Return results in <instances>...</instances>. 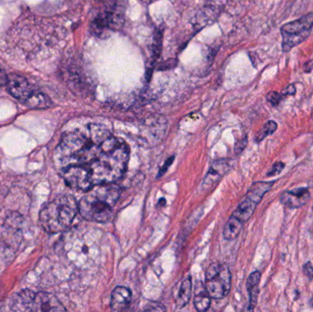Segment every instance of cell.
<instances>
[{
  "instance_id": "obj_27",
  "label": "cell",
  "mask_w": 313,
  "mask_h": 312,
  "mask_svg": "<svg viewBox=\"0 0 313 312\" xmlns=\"http://www.w3.org/2000/svg\"><path fill=\"white\" fill-rule=\"evenodd\" d=\"M7 77H4L2 74H0V86L4 84H7Z\"/></svg>"
},
{
  "instance_id": "obj_18",
  "label": "cell",
  "mask_w": 313,
  "mask_h": 312,
  "mask_svg": "<svg viewBox=\"0 0 313 312\" xmlns=\"http://www.w3.org/2000/svg\"><path fill=\"white\" fill-rule=\"evenodd\" d=\"M193 303L195 306V309L198 312H205L208 310V308L210 307V304H211V297L207 293L205 289H204V290L199 291L195 294Z\"/></svg>"
},
{
  "instance_id": "obj_5",
  "label": "cell",
  "mask_w": 313,
  "mask_h": 312,
  "mask_svg": "<svg viewBox=\"0 0 313 312\" xmlns=\"http://www.w3.org/2000/svg\"><path fill=\"white\" fill-rule=\"evenodd\" d=\"M12 310L19 312H65V308L50 293H34L25 290L19 293L12 303Z\"/></svg>"
},
{
  "instance_id": "obj_22",
  "label": "cell",
  "mask_w": 313,
  "mask_h": 312,
  "mask_svg": "<svg viewBox=\"0 0 313 312\" xmlns=\"http://www.w3.org/2000/svg\"><path fill=\"white\" fill-rule=\"evenodd\" d=\"M285 164L283 162H277L274 164L273 167L271 168V170L268 172V176L272 177V176H276L279 174L282 170H284Z\"/></svg>"
},
{
  "instance_id": "obj_14",
  "label": "cell",
  "mask_w": 313,
  "mask_h": 312,
  "mask_svg": "<svg viewBox=\"0 0 313 312\" xmlns=\"http://www.w3.org/2000/svg\"><path fill=\"white\" fill-rule=\"evenodd\" d=\"M242 223L239 219H237L235 216L232 215L229 219H228L224 231H223V235L226 240H233L235 237L240 234L241 230H242Z\"/></svg>"
},
{
  "instance_id": "obj_9",
  "label": "cell",
  "mask_w": 313,
  "mask_h": 312,
  "mask_svg": "<svg viewBox=\"0 0 313 312\" xmlns=\"http://www.w3.org/2000/svg\"><path fill=\"white\" fill-rule=\"evenodd\" d=\"M7 88L9 93L15 98L20 100L24 105L35 92L29 81L22 75L9 74L7 77Z\"/></svg>"
},
{
  "instance_id": "obj_1",
  "label": "cell",
  "mask_w": 313,
  "mask_h": 312,
  "mask_svg": "<svg viewBox=\"0 0 313 312\" xmlns=\"http://www.w3.org/2000/svg\"><path fill=\"white\" fill-rule=\"evenodd\" d=\"M122 141L105 126L90 124L65 134L56 149V156L64 169L71 165L87 164L116 148Z\"/></svg>"
},
{
  "instance_id": "obj_23",
  "label": "cell",
  "mask_w": 313,
  "mask_h": 312,
  "mask_svg": "<svg viewBox=\"0 0 313 312\" xmlns=\"http://www.w3.org/2000/svg\"><path fill=\"white\" fill-rule=\"evenodd\" d=\"M145 311L147 312H165L166 308L165 306L157 303V302H150L148 305L146 306Z\"/></svg>"
},
{
  "instance_id": "obj_26",
  "label": "cell",
  "mask_w": 313,
  "mask_h": 312,
  "mask_svg": "<svg viewBox=\"0 0 313 312\" xmlns=\"http://www.w3.org/2000/svg\"><path fill=\"white\" fill-rule=\"evenodd\" d=\"M313 69V61L309 62L308 64H305V71H311Z\"/></svg>"
},
{
  "instance_id": "obj_25",
  "label": "cell",
  "mask_w": 313,
  "mask_h": 312,
  "mask_svg": "<svg viewBox=\"0 0 313 312\" xmlns=\"http://www.w3.org/2000/svg\"><path fill=\"white\" fill-rule=\"evenodd\" d=\"M295 92H296V88H295V86H294V85H290V86H288V87L285 89V91L283 92V94H284V95H287V94L293 95V94H295Z\"/></svg>"
},
{
  "instance_id": "obj_21",
  "label": "cell",
  "mask_w": 313,
  "mask_h": 312,
  "mask_svg": "<svg viewBox=\"0 0 313 312\" xmlns=\"http://www.w3.org/2000/svg\"><path fill=\"white\" fill-rule=\"evenodd\" d=\"M284 94L283 93H279L277 92H270L267 94V100L270 103L272 106L276 107L278 104L281 102V100L283 99Z\"/></svg>"
},
{
  "instance_id": "obj_28",
  "label": "cell",
  "mask_w": 313,
  "mask_h": 312,
  "mask_svg": "<svg viewBox=\"0 0 313 312\" xmlns=\"http://www.w3.org/2000/svg\"><path fill=\"white\" fill-rule=\"evenodd\" d=\"M310 303H311V305L313 307V298L311 299V302H310Z\"/></svg>"
},
{
  "instance_id": "obj_8",
  "label": "cell",
  "mask_w": 313,
  "mask_h": 312,
  "mask_svg": "<svg viewBox=\"0 0 313 312\" xmlns=\"http://www.w3.org/2000/svg\"><path fill=\"white\" fill-rule=\"evenodd\" d=\"M313 27V12L281 27L282 50L289 52L292 48L303 43L311 34Z\"/></svg>"
},
{
  "instance_id": "obj_17",
  "label": "cell",
  "mask_w": 313,
  "mask_h": 312,
  "mask_svg": "<svg viewBox=\"0 0 313 312\" xmlns=\"http://www.w3.org/2000/svg\"><path fill=\"white\" fill-rule=\"evenodd\" d=\"M230 168V165L226 160H220L213 165L211 170L209 171L207 178H205V182H208V185L214 183L217 181L218 178H220Z\"/></svg>"
},
{
  "instance_id": "obj_15",
  "label": "cell",
  "mask_w": 313,
  "mask_h": 312,
  "mask_svg": "<svg viewBox=\"0 0 313 312\" xmlns=\"http://www.w3.org/2000/svg\"><path fill=\"white\" fill-rule=\"evenodd\" d=\"M192 279L191 277H189L182 282L179 290L178 295L176 298V305L178 308H183L190 302V299L192 298Z\"/></svg>"
},
{
  "instance_id": "obj_6",
  "label": "cell",
  "mask_w": 313,
  "mask_h": 312,
  "mask_svg": "<svg viewBox=\"0 0 313 312\" xmlns=\"http://www.w3.org/2000/svg\"><path fill=\"white\" fill-rule=\"evenodd\" d=\"M125 0H113L102 9L90 25V31L98 38H104L108 32L122 28L125 19Z\"/></svg>"
},
{
  "instance_id": "obj_10",
  "label": "cell",
  "mask_w": 313,
  "mask_h": 312,
  "mask_svg": "<svg viewBox=\"0 0 313 312\" xmlns=\"http://www.w3.org/2000/svg\"><path fill=\"white\" fill-rule=\"evenodd\" d=\"M311 194L307 188H299L290 192H285L280 196V201L288 208H299L310 200Z\"/></svg>"
},
{
  "instance_id": "obj_12",
  "label": "cell",
  "mask_w": 313,
  "mask_h": 312,
  "mask_svg": "<svg viewBox=\"0 0 313 312\" xmlns=\"http://www.w3.org/2000/svg\"><path fill=\"white\" fill-rule=\"evenodd\" d=\"M257 205L258 203H256L255 201H253L252 199H250L246 195V197L240 202V204L236 208V210L232 215L235 216L242 223H246V221L249 220L250 217L255 212Z\"/></svg>"
},
{
  "instance_id": "obj_20",
  "label": "cell",
  "mask_w": 313,
  "mask_h": 312,
  "mask_svg": "<svg viewBox=\"0 0 313 312\" xmlns=\"http://www.w3.org/2000/svg\"><path fill=\"white\" fill-rule=\"evenodd\" d=\"M162 37L163 33L161 30H156L154 39H153V43H152V57L153 60L156 61L158 59V57L160 56L161 50H162Z\"/></svg>"
},
{
  "instance_id": "obj_19",
  "label": "cell",
  "mask_w": 313,
  "mask_h": 312,
  "mask_svg": "<svg viewBox=\"0 0 313 312\" xmlns=\"http://www.w3.org/2000/svg\"><path fill=\"white\" fill-rule=\"evenodd\" d=\"M278 128V125L275 121H268L265 125H264L262 128L258 131V133L256 135V141L257 143L264 140L267 136L272 135L276 132Z\"/></svg>"
},
{
  "instance_id": "obj_7",
  "label": "cell",
  "mask_w": 313,
  "mask_h": 312,
  "mask_svg": "<svg viewBox=\"0 0 313 312\" xmlns=\"http://www.w3.org/2000/svg\"><path fill=\"white\" fill-rule=\"evenodd\" d=\"M205 290L211 298H225L231 290V272L224 263L210 265L205 273Z\"/></svg>"
},
{
  "instance_id": "obj_2",
  "label": "cell",
  "mask_w": 313,
  "mask_h": 312,
  "mask_svg": "<svg viewBox=\"0 0 313 312\" xmlns=\"http://www.w3.org/2000/svg\"><path fill=\"white\" fill-rule=\"evenodd\" d=\"M128 159L129 149L122 141L89 163L64 168L63 177L71 189L87 192L95 185L114 183L121 178L128 168Z\"/></svg>"
},
{
  "instance_id": "obj_13",
  "label": "cell",
  "mask_w": 313,
  "mask_h": 312,
  "mask_svg": "<svg viewBox=\"0 0 313 312\" xmlns=\"http://www.w3.org/2000/svg\"><path fill=\"white\" fill-rule=\"evenodd\" d=\"M261 279V274L259 272H254L250 275L246 281V289L249 294V311H253L257 304V297L259 293V282Z\"/></svg>"
},
{
  "instance_id": "obj_3",
  "label": "cell",
  "mask_w": 313,
  "mask_h": 312,
  "mask_svg": "<svg viewBox=\"0 0 313 312\" xmlns=\"http://www.w3.org/2000/svg\"><path fill=\"white\" fill-rule=\"evenodd\" d=\"M78 202L79 213L83 218L95 223H107L112 218L114 206L121 194L118 185H95L88 190Z\"/></svg>"
},
{
  "instance_id": "obj_16",
  "label": "cell",
  "mask_w": 313,
  "mask_h": 312,
  "mask_svg": "<svg viewBox=\"0 0 313 312\" xmlns=\"http://www.w3.org/2000/svg\"><path fill=\"white\" fill-rule=\"evenodd\" d=\"M25 105L34 109H45L51 106V101L45 93L35 91L25 103Z\"/></svg>"
},
{
  "instance_id": "obj_4",
  "label": "cell",
  "mask_w": 313,
  "mask_h": 312,
  "mask_svg": "<svg viewBox=\"0 0 313 312\" xmlns=\"http://www.w3.org/2000/svg\"><path fill=\"white\" fill-rule=\"evenodd\" d=\"M78 212L75 199L71 195H61L43 207L40 222L46 232L57 234L71 226Z\"/></svg>"
},
{
  "instance_id": "obj_11",
  "label": "cell",
  "mask_w": 313,
  "mask_h": 312,
  "mask_svg": "<svg viewBox=\"0 0 313 312\" xmlns=\"http://www.w3.org/2000/svg\"><path fill=\"white\" fill-rule=\"evenodd\" d=\"M132 298L131 291L126 287H116L111 295V310L122 312L128 308Z\"/></svg>"
},
{
  "instance_id": "obj_24",
  "label": "cell",
  "mask_w": 313,
  "mask_h": 312,
  "mask_svg": "<svg viewBox=\"0 0 313 312\" xmlns=\"http://www.w3.org/2000/svg\"><path fill=\"white\" fill-rule=\"evenodd\" d=\"M303 271L305 273L307 277H310L313 279V266L312 265V263L308 262L304 265L303 267Z\"/></svg>"
}]
</instances>
